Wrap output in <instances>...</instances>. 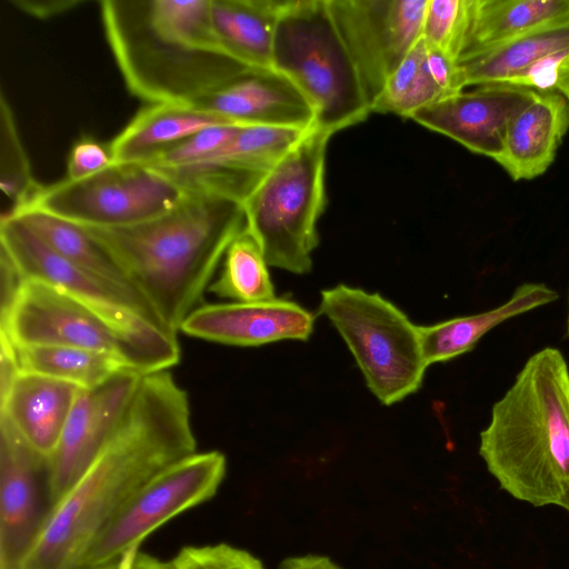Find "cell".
I'll use <instances>...</instances> for the list:
<instances>
[{
	"label": "cell",
	"instance_id": "cell-1",
	"mask_svg": "<svg viewBox=\"0 0 569 569\" xmlns=\"http://www.w3.org/2000/svg\"><path fill=\"white\" fill-rule=\"evenodd\" d=\"M190 403L169 370L146 373L117 429L53 505L21 569H80L108 523L152 477L197 452Z\"/></svg>",
	"mask_w": 569,
	"mask_h": 569
},
{
	"label": "cell",
	"instance_id": "cell-2",
	"mask_svg": "<svg viewBox=\"0 0 569 569\" xmlns=\"http://www.w3.org/2000/svg\"><path fill=\"white\" fill-rule=\"evenodd\" d=\"M114 257L161 323L178 333L234 237L246 228L242 203L184 193L168 212L133 226H81Z\"/></svg>",
	"mask_w": 569,
	"mask_h": 569
},
{
	"label": "cell",
	"instance_id": "cell-3",
	"mask_svg": "<svg viewBox=\"0 0 569 569\" xmlns=\"http://www.w3.org/2000/svg\"><path fill=\"white\" fill-rule=\"evenodd\" d=\"M106 38L131 94L192 104L249 69L218 42L210 0H103Z\"/></svg>",
	"mask_w": 569,
	"mask_h": 569
},
{
	"label": "cell",
	"instance_id": "cell-4",
	"mask_svg": "<svg viewBox=\"0 0 569 569\" xmlns=\"http://www.w3.org/2000/svg\"><path fill=\"white\" fill-rule=\"evenodd\" d=\"M479 453L513 498L569 510V367L559 349L527 360L492 406Z\"/></svg>",
	"mask_w": 569,
	"mask_h": 569
},
{
	"label": "cell",
	"instance_id": "cell-5",
	"mask_svg": "<svg viewBox=\"0 0 569 569\" xmlns=\"http://www.w3.org/2000/svg\"><path fill=\"white\" fill-rule=\"evenodd\" d=\"M272 67L309 102L316 128L335 134L371 113L328 0H284L276 29Z\"/></svg>",
	"mask_w": 569,
	"mask_h": 569
},
{
	"label": "cell",
	"instance_id": "cell-6",
	"mask_svg": "<svg viewBox=\"0 0 569 569\" xmlns=\"http://www.w3.org/2000/svg\"><path fill=\"white\" fill-rule=\"evenodd\" d=\"M332 132L313 127L242 203L246 227L269 266L302 274L319 243L326 203V153Z\"/></svg>",
	"mask_w": 569,
	"mask_h": 569
},
{
	"label": "cell",
	"instance_id": "cell-7",
	"mask_svg": "<svg viewBox=\"0 0 569 569\" xmlns=\"http://www.w3.org/2000/svg\"><path fill=\"white\" fill-rule=\"evenodd\" d=\"M0 333L16 345H60L109 355L140 373L169 370L180 361L178 333H138L41 281L26 279Z\"/></svg>",
	"mask_w": 569,
	"mask_h": 569
},
{
	"label": "cell",
	"instance_id": "cell-8",
	"mask_svg": "<svg viewBox=\"0 0 569 569\" xmlns=\"http://www.w3.org/2000/svg\"><path fill=\"white\" fill-rule=\"evenodd\" d=\"M319 312L340 333L381 403H397L419 390L428 366L418 326L396 305L340 283L321 291Z\"/></svg>",
	"mask_w": 569,
	"mask_h": 569
},
{
	"label": "cell",
	"instance_id": "cell-9",
	"mask_svg": "<svg viewBox=\"0 0 569 569\" xmlns=\"http://www.w3.org/2000/svg\"><path fill=\"white\" fill-rule=\"evenodd\" d=\"M183 194L146 164L112 162L87 178L43 186L24 210H40L79 226L119 228L168 212Z\"/></svg>",
	"mask_w": 569,
	"mask_h": 569
},
{
	"label": "cell",
	"instance_id": "cell-10",
	"mask_svg": "<svg viewBox=\"0 0 569 569\" xmlns=\"http://www.w3.org/2000/svg\"><path fill=\"white\" fill-rule=\"evenodd\" d=\"M227 459L218 450L194 452L146 482L101 531L86 552L80 569L110 562L140 548L141 542L170 519L218 491Z\"/></svg>",
	"mask_w": 569,
	"mask_h": 569
},
{
	"label": "cell",
	"instance_id": "cell-11",
	"mask_svg": "<svg viewBox=\"0 0 569 569\" xmlns=\"http://www.w3.org/2000/svg\"><path fill=\"white\" fill-rule=\"evenodd\" d=\"M0 250L26 279L41 281L66 292L118 327L138 333L170 331L131 286L67 261L48 248L18 218L0 219Z\"/></svg>",
	"mask_w": 569,
	"mask_h": 569
},
{
	"label": "cell",
	"instance_id": "cell-12",
	"mask_svg": "<svg viewBox=\"0 0 569 569\" xmlns=\"http://www.w3.org/2000/svg\"><path fill=\"white\" fill-rule=\"evenodd\" d=\"M370 111L388 78L422 37L427 0H328Z\"/></svg>",
	"mask_w": 569,
	"mask_h": 569
},
{
	"label": "cell",
	"instance_id": "cell-13",
	"mask_svg": "<svg viewBox=\"0 0 569 569\" xmlns=\"http://www.w3.org/2000/svg\"><path fill=\"white\" fill-rule=\"evenodd\" d=\"M50 459L0 416V569H21L52 508Z\"/></svg>",
	"mask_w": 569,
	"mask_h": 569
},
{
	"label": "cell",
	"instance_id": "cell-14",
	"mask_svg": "<svg viewBox=\"0 0 569 569\" xmlns=\"http://www.w3.org/2000/svg\"><path fill=\"white\" fill-rule=\"evenodd\" d=\"M142 376L124 370L93 388L80 389L58 447L50 457L52 505L80 478L110 439Z\"/></svg>",
	"mask_w": 569,
	"mask_h": 569
},
{
	"label": "cell",
	"instance_id": "cell-15",
	"mask_svg": "<svg viewBox=\"0 0 569 569\" xmlns=\"http://www.w3.org/2000/svg\"><path fill=\"white\" fill-rule=\"evenodd\" d=\"M457 66L463 89L501 83L555 90L569 69V18L461 58Z\"/></svg>",
	"mask_w": 569,
	"mask_h": 569
},
{
	"label": "cell",
	"instance_id": "cell-16",
	"mask_svg": "<svg viewBox=\"0 0 569 569\" xmlns=\"http://www.w3.org/2000/svg\"><path fill=\"white\" fill-rule=\"evenodd\" d=\"M535 90L511 84L477 86L417 112L410 119L447 136L469 151L495 160L512 116Z\"/></svg>",
	"mask_w": 569,
	"mask_h": 569
},
{
	"label": "cell",
	"instance_id": "cell-17",
	"mask_svg": "<svg viewBox=\"0 0 569 569\" xmlns=\"http://www.w3.org/2000/svg\"><path fill=\"white\" fill-rule=\"evenodd\" d=\"M313 325L310 311L277 297L261 302L201 305L186 318L179 331L222 345L258 347L282 340L306 341Z\"/></svg>",
	"mask_w": 569,
	"mask_h": 569
},
{
	"label": "cell",
	"instance_id": "cell-18",
	"mask_svg": "<svg viewBox=\"0 0 569 569\" xmlns=\"http://www.w3.org/2000/svg\"><path fill=\"white\" fill-rule=\"evenodd\" d=\"M192 104L241 126L315 127L309 102L273 68H249Z\"/></svg>",
	"mask_w": 569,
	"mask_h": 569
},
{
	"label": "cell",
	"instance_id": "cell-19",
	"mask_svg": "<svg viewBox=\"0 0 569 569\" xmlns=\"http://www.w3.org/2000/svg\"><path fill=\"white\" fill-rule=\"evenodd\" d=\"M569 129V103L556 90H535L512 116L496 161L513 181L543 174Z\"/></svg>",
	"mask_w": 569,
	"mask_h": 569
},
{
	"label": "cell",
	"instance_id": "cell-20",
	"mask_svg": "<svg viewBox=\"0 0 569 569\" xmlns=\"http://www.w3.org/2000/svg\"><path fill=\"white\" fill-rule=\"evenodd\" d=\"M80 388L51 377L19 372L0 395V416L40 455L58 447Z\"/></svg>",
	"mask_w": 569,
	"mask_h": 569
},
{
	"label": "cell",
	"instance_id": "cell-21",
	"mask_svg": "<svg viewBox=\"0 0 569 569\" xmlns=\"http://www.w3.org/2000/svg\"><path fill=\"white\" fill-rule=\"evenodd\" d=\"M227 123L233 122L193 104H149L110 142L112 162L147 164L186 138Z\"/></svg>",
	"mask_w": 569,
	"mask_h": 569
},
{
	"label": "cell",
	"instance_id": "cell-22",
	"mask_svg": "<svg viewBox=\"0 0 569 569\" xmlns=\"http://www.w3.org/2000/svg\"><path fill=\"white\" fill-rule=\"evenodd\" d=\"M558 299V293L540 282H526L505 303L476 315L457 317L438 323L418 326L427 366L446 362L470 350L491 329L521 313Z\"/></svg>",
	"mask_w": 569,
	"mask_h": 569
},
{
	"label": "cell",
	"instance_id": "cell-23",
	"mask_svg": "<svg viewBox=\"0 0 569 569\" xmlns=\"http://www.w3.org/2000/svg\"><path fill=\"white\" fill-rule=\"evenodd\" d=\"M284 0H210V20L223 50L249 68H273L276 29Z\"/></svg>",
	"mask_w": 569,
	"mask_h": 569
},
{
	"label": "cell",
	"instance_id": "cell-24",
	"mask_svg": "<svg viewBox=\"0 0 569 569\" xmlns=\"http://www.w3.org/2000/svg\"><path fill=\"white\" fill-rule=\"evenodd\" d=\"M567 18L569 0H475L458 61Z\"/></svg>",
	"mask_w": 569,
	"mask_h": 569
},
{
	"label": "cell",
	"instance_id": "cell-25",
	"mask_svg": "<svg viewBox=\"0 0 569 569\" xmlns=\"http://www.w3.org/2000/svg\"><path fill=\"white\" fill-rule=\"evenodd\" d=\"M11 343L20 372L51 377L80 389L93 388L121 371L133 370L109 355L82 348Z\"/></svg>",
	"mask_w": 569,
	"mask_h": 569
},
{
	"label": "cell",
	"instance_id": "cell-26",
	"mask_svg": "<svg viewBox=\"0 0 569 569\" xmlns=\"http://www.w3.org/2000/svg\"><path fill=\"white\" fill-rule=\"evenodd\" d=\"M12 217L67 261L131 286L114 257L81 226L36 209H27Z\"/></svg>",
	"mask_w": 569,
	"mask_h": 569
},
{
	"label": "cell",
	"instance_id": "cell-27",
	"mask_svg": "<svg viewBox=\"0 0 569 569\" xmlns=\"http://www.w3.org/2000/svg\"><path fill=\"white\" fill-rule=\"evenodd\" d=\"M222 269L208 291L233 302H261L276 297L268 262L247 227L229 244Z\"/></svg>",
	"mask_w": 569,
	"mask_h": 569
},
{
	"label": "cell",
	"instance_id": "cell-28",
	"mask_svg": "<svg viewBox=\"0 0 569 569\" xmlns=\"http://www.w3.org/2000/svg\"><path fill=\"white\" fill-rule=\"evenodd\" d=\"M311 129L263 124L242 126L228 144L213 157L206 160L249 172L266 174Z\"/></svg>",
	"mask_w": 569,
	"mask_h": 569
},
{
	"label": "cell",
	"instance_id": "cell-29",
	"mask_svg": "<svg viewBox=\"0 0 569 569\" xmlns=\"http://www.w3.org/2000/svg\"><path fill=\"white\" fill-rule=\"evenodd\" d=\"M446 99L427 62V46L421 39L386 81L371 112L410 118L418 110Z\"/></svg>",
	"mask_w": 569,
	"mask_h": 569
},
{
	"label": "cell",
	"instance_id": "cell-30",
	"mask_svg": "<svg viewBox=\"0 0 569 569\" xmlns=\"http://www.w3.org/2000/svg\"><path fill=\"white\" fill-rule=\"evenodd\" d=\"M0 188L11 203L1 218L12 217L28 208L43 188L33 178L12 110L3 93L0 96Z\"/></svg>",
	"mask_w": 569,
	"mask_h": 569
},
{
	"label": "cell",
	"instance_id": "cell-31",
	"mask_svg": "<svg viewBox=\"0 0 569 569\" xmlns=\"http://www.w3.org/2000/svg\"><path fill=\"white\" fill-rule=\"evenodd\" d=\"M473 1L427 0L423 41L457 62L468 34Z\"/></svg>",
	"mask_w": 569,
	"mask_h": 569
},
{
	"label": "cell",
	"instance_id": "cell-32",
	"mask_svg": "<svg viewBox=\"0 0 569 569\" xmlns=\"http://www.w3.org/2000/svg\"><path fill=\"white\" fill-rule=\"evenodd\" d=\"M241 127L227 123L206 128L163 151L146 166L153 169H174L201 162L228 144Z\"/></svg>",
	"mask_w": 569,
	"mask_h": 569
},
{
	"label": "cell",
	"instance_id": "cell-33",
	"mask_svg": "<svg viewBox=\"0 0 569 569\" xmlns=\"http://www.w3.org/2000/svg\"><path fill=\"white\" fill-rule=\"evenodd\" d=\"M169 561L171 569H264L257 557L228 543L186 546Z\"/></svg>",
	"mask_w": 569,
	"mask_h": 569
},
{
	"label": "cell",
	"instance_id": "cell-34",
	"mask_svg": "<svg viewBox=\"0 0 569 569\" xmlns=\"http://www.w3.org/2000/svg\"><path fill=\"white\" fill-rule=\"evenodd\" d=\"M112 163L109 146L90 137L79 139L71 148L67 162L69 180H80L98 173Z\"/></svg>",
	"mask_w": 569,
	"mask_h": 569
},
{
	"label": "cell",
	"instance_id": "cell-35",
	"mask_svg": "<svg viewBox=\"0 0 569 569\" xmlns=\"http://www.w3.org/2000/svg\"><path fill=\"white\" fill-rule=\"evenodd\" d=\"M87 569H171V567L170 561H163L137 548L110 562Z\"/></svg>",
	"mask_w": 569,
	"mask_h": 569
},
{
	"label": "cell",
	"instance_id": "cell-36",
	"mask_svg": "<svg viewBox=\"0 0 569 569\" xmlns=\"http://www.w3.org/2000/svg\"><path fill=\"white\" fill-rule=\"evenodd\" d=\"M11 3L20 11L38 19H48L80 6L79 0H12Z\"/></svg>",
	"mask_w": 569,
	"mask_h": 569
},
{
	"label": "cell",
	"instance_id": "cell-37",
	"mask_svg": "<svg viewBox=\"0 0 569 569\" xmlns=\"http://www.w3.org/2000/svg\"><path fill=\"white\" fill-rule=\"evenodd\" d=\"M280 569H342L330 558L325 556L307 555L284 559Z\"/></svg>",
	"mask_w": 569,
	"mask_h": 569
},
{
	"label": "cell",
	"instance_id": "cell-38",
	"mask_svg": "<svg viewBox=\"0 0 569 569\" xmlns=\"http://www.w3.org/2000/svg\"><path fill=\"white\" fill-rule=\"evenodd\" d=\"M556 91L560 92L569 103V69H567L559 78L556 88Z\"/></svg>",
	"mask_w": 569,
	"mask_h": 569
},
{
	"label": "cell",
	"instance_id": "cell-39",
	"mask_svg": "<svg viewBox=\"0 0 569 569\" xmlns=\"http://www.w3.org/2000/svg\"><path fill=\"white\" fill-rule=\"evenodd\" d=\"M568 332H569V318H568Z\"/></svg>",
	"mask_w": 569,
	"mask_h": 569
}]
</instances>
